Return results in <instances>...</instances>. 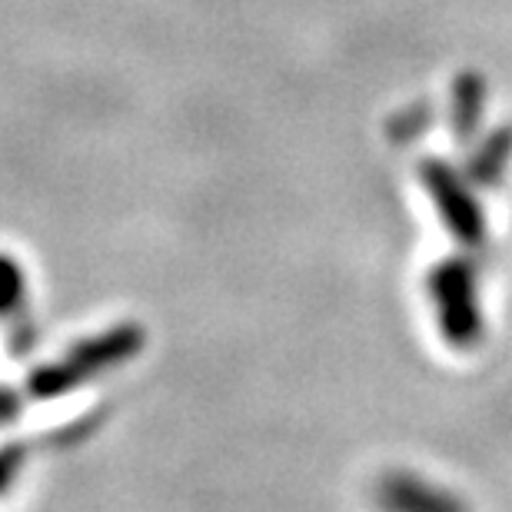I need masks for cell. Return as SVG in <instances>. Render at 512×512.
I'll return each instance as SVG.
<instances>
[{"instance_id":"obj_7","label":"cell","mask_w":512,"mask_h":512,"mask_svg":"<svg viewBox=\"0 0 512 512\" xmlns=\"http://www.w3.org/2000/svg\"><path fill=\"white\" fill-rule=\"evenodd\" d=\"M30 293V280L24 263L14 253L0 250V320H14L17 313H24Z\"/></svg>"},{"instance_id":"obj_9","label":"cell","mask_w":512,"mask_h":512,"mask_svg":"<svg viewBox=\"0 0 512 512\" xmlns=\"http://www.w3.org/2000/svg\"><path fill=\"white\" fill-rule=\"evenodd\" d=\"M30 459V446L27 443H14V446H4L0 449V496H7L14 483L24 473Z\"/></svg>"},{"instance_id":"obj_4","label":"cell","mask_w":512,"mask_h":512,"mask_svg":"<svg viewBox=\"0 0 512 512\" xmlns=\"http://www.w3.org/2000/svg\"><path fill=\"white\" fill-rule=\"evenodd\" d=\"M380 512H469L466 499L413 469H389L376 483Z\"/></svg>"},{"instance_id":"obj_5","label":"cell","mask_w":512,"mask_h":512,"mask_svg":"<svg viewBox=\"0 0 512 512\" xmlns=\"http://www.w3.org/2000/svg\"><path fill=\"white\" fill-rule=\"evenodd\" d=\"M486 77L476 70H463L453 80V107H449V120H453V133L459 140H473L486 117Z\"/></svg>"},{"instance_id":"obj_6","label":"cell","mask_w":512,"mask_h":512,"mask_svg":"<svg viewBox=\"0 0 512 512\" xmlns=\"http://www.w3.org/2000/svg\"><path fill=\"white\" fill-rule=\"evenodd\" d=\"M509 163H512V127H496L479 140V147L466 163V177L476 187H496L506 177Z\"/></svg>"},{"instance_id":"obj_8","label":"cell","mask_w":512,"mask_h":512,"mask_svg":"<svg viewBox=\"0 0 512 512\" xmlns=\"http://www.w3.org/2000/svg\"><path fill=\"white\" fill-rule=\"evenodd\" d=\"M429 120H433V110H429L426 104H413V107L399 110V114L389 120V137H393L396 143H409L429 127Z\"/></svg>"},{"instance_id":"obj_2","label":"cell","mask_w":512,"mask_h":512,"mask_svg":"<svg viewBox=\"0 0 512 512\" xmlns=\"http://www.w3.org/2000/svg\"><path fill=\"white\" fill-rule=\"evenodd\" d=\"M426 293L436 310V326L446 346L466 353L476 350L486 336L483 300H479V276L466 256L439 260L426 276Z\"/></svg>"},{"instance_id":"obj_1","label":"cell","mask_w":512,"mask_h":512,"mask_svg":"<svg viewBox=\"0 0 512 512\" xmlns=\"http://www.w3.org/2000/svg\"><path fill=\"white\" fill-rule=\"evenodd\" d=\"M147 333L140 323H114L87 340H77L64 356L37 366L20 386H10L17 409L24 413L34 403H50V399H64L77 389L97 383L100 376L114 373L117 366L130 363L133 356L143 353Z\"/></svg>"},{"instance_id":"obj_3","label":"cell","mask_w":512,"mask_h":512,"mask_svg":"<svg viewBox=\"0 0 512 512\" xmlns=\"http://www.w3.org/2000/svg\"><path fill=\"white\" fill-rule=\"evenodd\" d=\"M419 183L436 203V213L443 227L453 233V240L466 250L486 247V217L476 193L469 190L463 173H456L449 163L429 157L419 163Z\"/></svg>"}]
</instances>
